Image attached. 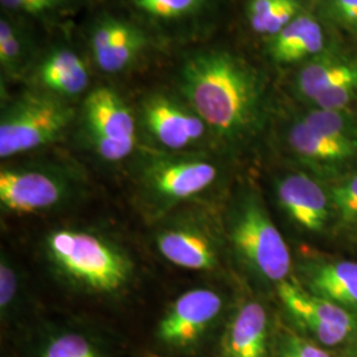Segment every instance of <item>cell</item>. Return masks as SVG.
<instances>
[{
	"label": "cell",
	"mask_w": 357,
	"mask_h": 357,
	"mask_svg": "<svg viewBox=\"0 0 357 357\" xmlns=\"http://www.w3.org/2000/svg\"><path fill=\"white\" fill-rule=\"evenodd\" d=\"M355 77H357L356 56L339 52H321L299 70L295 88L302 98L312 102L321 91Z\"/></svg>",
	"instance_id": "obj_20"
},
{
	"label": "cell",
	"mask_w": 357,
	"mask_h": 357,
	"mask_svg": "<svg viewBox=\"0 0 357 357\" xmlns=\"http://www.w3.org/2000/svg\"><path fill=\"white\" fill-rule=\"evenodd\" d=\"M3 8L19 15L50 19L69 11L75 0H0Z\"/></svg>",
	"instance_id": "obj_25"
},
{
	"label": "cell",
	"mask_w": 357,
	"mask_h": 357,
	"mask_svg": "<svg viewBox=\"0 0 357 357\" xmlns=\"http://www.w3.org/2000/svg\"><path fill=\"white\" fill-rule=\"evenodd\" d=\"M86 180L76 167L40 160L6 165L0 169L3 215L38 216L61 211L85 192Z\"/></svg>",
	"instance_id": "obj_5"
},
{
	"label": "cell",
	"mask_w": 357,
	"mask_h": 357,
	"mask_svg": "<svg viewBox=\"0 0 357 357\" xmlns=\"http://www.w3.org/2000/svg\"><path fill=\"white\" fill-rule=\"evenodd\" d=\"M225 311V296L216 289L187 290L167 307L156 324L155 339L168 352L193 354L216 330Z\"/></svg>",
	"instance_id": "obj_8"
},
{
	"label": "cell",
	"mask_w": 357,
	"mask_h": 357,
	"mask_svg": "<svg viewBox=\"0 0 357 357\" xmlns=\"http://www.w3.org/2000/svg\"><path fill=\"white\" fill-rule=\"evenodd\" d=\"M270 320L265 306L243 301L227 320L221 335L222 357H268Z\"/></svg>",
	"instance_id": "obj_15"
},
{
	"label": "cell",
	"mask_w": 357,
	"mask_h": 357,
	"mask_svg": "<svg viewBox=\"0 0 357 357\" xmlns=\"http://www.w3.org/2000/svg\"><path fill=\"white\" fill-rule=\"evenodd\" d=\"M277 202L298 228L318 233L330 216V196L306 174H286L275 180Z\"/></svg>",
	"instance_id": "obj_14"
},
{
	"label": "cell",
	"mask_w": 357,
	"mask_h": 357,
	"mask_svg": "<svg viewBox=\"0 0 357 357\" xmlns=\"http://www.w3.org/2000/svg\"><path fill=\"white\" fill-rule=\"evenodd\" d=\"M38 81L43 90L69 100L88 89L89 70L76 52L57 48L41 61Z\"/></svg>",
	"instance_id": "obj_18"
},
{
	"label": "cell",
	"mask_w": 357,
	"mask_h": 357,
	"mask_svg": "<svg viewBox=\"0 0 357 357\" xmlns=\"http://www.w3.org/2000/svg\"><path fill=\"white\" fill-rule=\"evenodd\" d=\"M331 203L335 206L342 224L357 225V174L339 183L330 192Z\"/></svg>",
	"instance_id": "obj_26"
},
{
	"label": "cell",
	"mask_w": 357,
	"mask_h": 357,
	"mask_svg": "<svg viewBox=\"0 0 357 357\" xmlns=\"http://www.w3.org/2000/svg\"><path fill=\"white\" fill-rule=\"evenodd\" d=\"M280 0H250L248 6V19L257 33L265 35L266 26Z\"/></svg>",
	"instance_id": "obj_30"
},
{
	"label": "cell",
	"mask_w": 357,
	"mask_h": 357,
	"mask_svg": "<svg viewBox=\"0 0 357 357\" xmlns=\"http://www.w3.org/2000/svg\"><path fill=\"white\" fill-rule=\"evenodd\" d=\"M76 118L75 109L45 90L26 91L7 103L0 116V158L8 160L60 141Z\"/></svg>",
	"instance_id": "obj_7"
},
{
	"label": "cell",
	"mask_w": 357,
	"mask_h": 357,
	"mask_svg": "<svg viewBox=\"0 0 357 357\" xmlns=\"http://www.w3.org/2000/svg\"><path fill=\"white\" fill-rule=\"evenodd\" d=\"M320 134L343 141H357L356 125L345 110H328L315 107L301 118Z\"/></svg>",
	"instance_id": "obj_24"
},
{
	"label": "cell",
	"mask_w": 357,
	"mask_h": 357,
	"mask_svg": "<svg viewBox=\"0 0 357 357\" xmlns=\"http://www.w3.org/2000/svg\"><path fill=\"white\" fill-rule=\"evenodd\" d=\"M40 255L53 278L73 293L121 298L137 280V264L114 237L85 227H57L40 243Z\"/></svg>",
	"instance_id": "obj_2"
},
{
	"label": "cell",
	"mask_w": 357,
	"mask_h": 357,
	"mask_svg": "<svg viewBox=\"0 0 357 357\" xmlns=\"http://www.w3.org/2000/svg\"><path fill=\"white\" fill-rule=\"evenodd\" d=\"M178 89L221 144L238 146L261 126L262 81L252 65L231 52L204 50L190 54L178 70Z\"/></svg>",
	"instance_id": "obj_1"
},
{
	"label": "cell",
	"mask_w": 357,
	"mask_h": 357,
	"mask_svg": "<svg viewBox=\"0 0 357 357\" xmlns=\"http://www.w3.org/2000/svg\"><path fill=\"white\" fill-rule=\"evenodd\" d=\"M29 45L26 35L10 19L1 16L0 22V66L8 78L24 73L29 61Z\"/></svg>",
	"instance_id": "obj_22"
},
{
	"label": "cell",
	"mask_w": 357,
	"mask_h": 357,
	"mask_svg": "<svg viewBox=\"0 0 357 357\" xmlns=\"http://www.w3.org/2000/svg\"><path fill=\"white\" fill-rule=\"evenodd\" d=\"M275 357H332L323 347L315 344L291 331L282 333Z\"/></svg>",
	"instance_id": "obj_27"
},
{
	"label": "cell",
	"mask_w": 357,
	"mask_h": 357,
	"mask_svg": "<svg viewBox=\"0 0 357 357\" xmlns=\"http://www.w3.org/2000/svg\"><path fill=\"white\" fill-rule=\"evenodd\" d=\"M302 275L307 291L357 314V262H308Z\"/></svg>",
	"instance_id": "obj_16"
},
{
	"label": "cell",
	"mask_w": 357,
	"mask_h": 357,
	"mask_svg": "<svg viewBox=\"0 0 357 357\" xmlns=\"http://www.w3.org/2000/svg\"><path fill=\"white\" fill-rule=\"evenodd\" d=\"M146 47L138 26L115 16L100 17L90 32V51L96 65L107 75H116L134 64Z\"/></svg>",
	"instance_id": "obj_13"
},
{
	"label": "cell",
	"mask_w": 357,
	"mask_h": 357,
	"mask_svg": "<svg viewBox=\"0 0 357 357\" xmlns=\"http://www.w3.org/2000/svg\"><path fill=\"white\" fill-rule=\"evenodd\" d=\"M225 240L238 262L268 283L289 281L291 253L266 206L252 191L238 195L227 212Z\"/></svg>",
	"instance_id": "obj_4"
},
{
	"label": "cell",
	"mask_w": 357,
	"mask_h": 357,
	"mask_svg": "<svg viewBox=\"0 0 357 357\" xmlns=\"http://www.w3.org/2000/svg\"><path fill=\"white\" fill-rule=\"evenodd\" d=\"M222 178V167L211 153L153 151L139 163L134 178V202L143 218L155 225L181 206L199 203Z\"/></svg>",
	"instance_id": "obj_3"
},
{
	"label": "cell",
	"mask_w": 357,
	"mask_h": 357,
	"mask_svg": "<svg viewBox=\"0 0 357 357\" xmlns=\"http://www.w3.org/2000/svg\"><path fill=\"white\" fill-rule=\"evenodd\" d=\"M22 357H126L114 333L89 320H43L24 337Z\"/></svg>",
	"instance_id": "obj_10"
},
{
	"label": "cell",
	"mask_w": 357,
	"mask_h": 357,
	"mask_svg": "<svg viewBox=\"0 0 357 357\" xmlns=\"http://www.w3.org/2000/svg\"><path fill=\"white\" fill-rule=\"evenodd\" d=\"M301 6L296 0H280L273 16L268 22L265 35L274 36L286 26H289L294 19L299 15Z\"/></svg>",
	"instance_id": "obj_29"
},
{
	"label": "cell",
	"mask_w": 357,
	"mask_h": 357,
	"mask_svg": "<svg viewBox=\"0 0 357 357\" xmlns=\"http://www.w3.org/2000/svg\"><path fill=\"white\" fill-rule=\"evenodd\" d=\"M153 227L155 248L168 264L203 273L221 268L225 233L206 205L181 206Z\"/></svg>",
	"instance_id": "obj_6"
},
{
	"label": "cell",
	"mask_w": 357,
	"mask_h": 357,
	"mask_svg": "<svg viewBox=\"0 0 357 357\" xmlns=\"http://www.w3.org/2000/svg\"><path fill=\"white\" fill-rule=\"evenodd\" d=\"M24 277L11 255L1 250L0 257V318L3 323H15L23 312Z\"/></svg>",
	"instance_id": "obj_21"
},
{
	"label": "cell",
	"mask_w": 357,
	"mask_h": 357,
	"mask_svg": "<svg viewBox=\"0 0 357 357\" xmlns=\"http://www.w3.org/2000/svg\"><path fill=\"white\" fill-rule=\"evenodd\" d=\"M357 96V77L342 81L331 88L321 91L312 103L319 109L345 110V107Z\"/></svg>",
	"instance_id": "obj_28"
},
{
	"label": "cell",
	"mask_w": 357,
	"mask_h": 357,
	"mask_svg": "<svg viewBox=\"0 0 357 357\" xmlns=\"http://www.w3.org/2000/svg\"><path fill=\"white\" fill-rule=\"evenodd\" d=\"M332 17L347 29L357 32V0H327Z\"/></svg>",
	"instance_id": "obj_31"
},
{
	"label": "cell",
	"mask_w": 357,
	"mask_h": 357,
	"mask_svg": "<svg viewBox=\"0 0 357 357\" xmlns=\"http://www.w3.org/2000/svg\"><path fill=\"white\" fill-rule=\"evenodd\" d=\"M286 141L299 159L314 166H339L357 155V141L327 137L310 128L302 119L295 121L289 126Z\"/></svg>",
	"instance_id": "obj_17"
},
{
	"label": "cell",
	"mask_w": 357,
	"mask_h": 357,
	"mask_svg": "<svg viewBox=\"0 0 357 357\" xmlns=\"http://www.w3.org/2000/svg\"><path fill=\"white\" fill-rule=\"evenodd\" d=\"M81 123L90 149L105 162H122L137 149L138 119L112 88H97L85 97Z\"/></svg>",
	"instance_id": "obj_9"
},
{
	"label": "cell",
	"mask_w": 357,
	"mask_h": 357,
	"mask_svg": "<svg viewBox=\"0 0 357 357\" xmlns=\"http://www.w3.org/2000/svg\"><path fill=\"white\" fill-rule=\"evenodd\" d=\"M277 293L295 323L321 345L343 344L356 332L357 320L352 312L291 281L278 284Z\"/></svg>",
	"instance_id": "obj_12"
},
{
	"label": "cell",
	"mask_w": 357,
	"mask_h": 357,
	"mask_svg": "<svg viewBox=\"0 0 357 357\" xmlns=\"http://www.w3.org/2000/svg\"><path fill=\"white\" fill-rule=\"evenodd\" d=\"M146 357H166V356H160V355H156V354H149Z\"/></svg>",
	"instance_id": "obj_32"
},
{
	"label": "cell",
	"mask_w": 357,
	"mask_h": 357,
	"mask_svg": "<svg viewBox=\"0 0 357 357\" xmlns=\"http://www.w3.org/2000/svg\"><path fill=\"white\" fill-rule=\"evenodd\" d=\"M324 35L319 23L310 15L299 13L289 26L271 36L268 53L278 64H293L323 51Z\"/></svg>",
	"instance_id": "obj_19"
},
{
	"label": "cell",
	"mask_w": 357,
	"mask_h": 357,
	"mask_svg": "<svg viewBox=\"0 0 357 357\" xmlns=\"http://www.w3.org/2000/svg\"><path fill=\"white\" fill-rule=\"evenodd\" d=\"M208 0H130L142 15L162 23L185 20L202 13Z\"/></svg>",
	"instance_id": "obj_23"
},
{
	"label": "cell",
	"mask_w": 357,
	"mask_h": 357,
	"mask_svg": "<svg viewBox=\"0 0 357 357\" xmlns=\"http://www.w3.org/2000/svg\"><path fill=\"white\" fill-rule=\"evenodd\" d=\"M138 126L156 151L197 153L215 141L208 126L183 98L166 93L147 96L139 106Z\"/></svg>",
	"instance_id": "obj_11"
}]
</instances>
